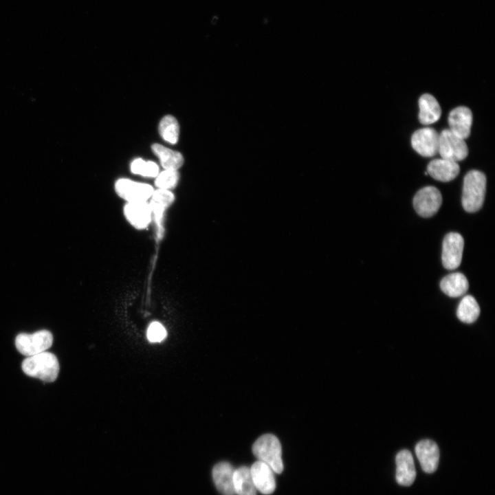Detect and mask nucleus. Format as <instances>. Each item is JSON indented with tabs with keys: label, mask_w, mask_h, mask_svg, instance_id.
<instances>
[{
	"label": "nucleus",
	"mask_w": 495,
	"mask_h": 495,
	"mask_svg": "<svg viewBox=\"0 0 495 495\" xmlns=\"http://www.w3.org/2000/svg\"><path fill=\"white\" fill-rule=\"evenodd\" d=\"M179 179V175L175 170H165L156 176L155 186L160 189L169 190L174 188Z\"/></svg>",
	"instance_id": "24"
},
{
	"label": "nucleus",
	"mask_w": 495,
	"mask_h": 495,
	"mask_svg": "<svg viewBox=\"0 0 495 495\" xmlns=\"http://www.w3.org/2000/svg\"><path fill=\"white\" fill-rule=\"evenodd\" d=\"M472 123V113L470 109L466 107H456L449 113V129L463 140L469 137Z\"/></svg>",
	"instance_id": "12"
},
{
	"label": "nucleus",
	"mask_w": 495,
	"mask_h": 495,
	"mask_svg": "<svg viewBox=\"0 0 495 495\" xmlns=\"http://www.w3.org/2000/svg\"><path fill=\"white\" fill-rule=\"evenodd\" d=\"M396 480L404 486L412 485L416 477V470L411 452L408 450L399 452L396 456Z\"/></svg>",
	"instance_id": "14"
},
{
	"label": "nucleus",
	"mask_w": 495,
	"mask_h": 495,
	"mask_svg": "<svg viewBox=\"0 0 495 495\" xmlns=\"http://www.w3.org/2000/svg\"><path fill=\"white\" fill-rule=\"evenodd\" d=\"M437 153L441 158L457 162L468 156V148L463 139L450 129H444L439 134Z\"/></svg>",
	"instance_id": "5"
},
{
	"label": "nucleus",
	"mask_w": 495,
	"mask_h": 495,
	"mask_svg": "<svg viewBox=\"0 0 495 495\" xmlns=\"http://www.w3.org/2000/svg\"><path fill=\"white\" fill-rule=\"evenodd\" d=\"M252 452L258 461L268 465L274 472L280 474L283 472L281 446L274 434H265L257 439L252 446Z\"/></svg>",
	"instance_id": "3"
},
{
	"label": "nucleus",
	"mask_w": 495,
	"mask_h": 495,
	"mask_svg": "<svg viewBox=\"0 0 495 495\" xmlns=\"http://www.w3.org/2000/svg\"><path fill=\"white\" fill-rule=\"evenodd\" d=\"M419 120L423 124L428 125L439 120L441 114L440 105L436 98L429 94H423L419 100Z\"/></svg>",
	"instance_id": "17"
},
{
	"label": "nucleus",
	"mask_w": 495,
	"mask_h": 495,
	"mask_svg": "<svg viewBox=\"0 0 495 495\" xmlns=\"http://www.w3.org/2000/svg\"><path fill=\"white\" fill-rule=\"evenodd\" d=\"M166 336L165 328L160 322H154L147 330V338L151 342H160Z\"/></svg>",
	"instance_id": "26"
},
{
	"label": "nucleus",
	"mask_w": 495,
	"mask_h": 495,
	"mask_svg": "<svg viewBox=\"0 0 495 495\" xmlns=\"http://www.w3.org/2000/svg\"><path fill=\"white\" fill-rule=\"evenodd\" d=\"M124 214L126 220L134 228H146L152 220V213L147 201L127 202L124 207Z\"/></svg>",
	"instance_id": "13"
},
{
	"label": "nucleus",
	"mask_w": 495,
	"mask_h": 495,
	"mask_svg": "<svg viewBox=\"0 0 495 495\" xmlns=\"http://www.w3.org/2000/svg\"><path fill=\"white\" fill-rule=\"evenodd\" d=\"M21 367L27 375L46 382H54L60 370L56 356L46 351L26 358Z\"/></svg>",
	"instance_id": "1"
},
{
	"label": "nucleus",
	"mask_w": 495,
	"mask_h": 495,
	"mask_svg": "<svg viewBox=\"0 0 495 495\" xmlns=\"http://www.w3.org/2000/svg\"><path fill=\"white\" fill-rule=\"evenodd\" d=\"M53 343V336L47 330L34 333H20L15 339V346L20 353L27 357L45 351Z\"/></svg>",
	"instance_id": "4"
},
{
	"label": "nucleus",
	"mask_w": 495,
	"mask_h": 495,
	"mask_svg": "<svg viewBox=\"0 0 495 495\" xmlns=\"http://www.w3.org/2000/svg\"><path fill=\"white\" fill-rule=\"evenodd\" d=\"M464 240L456 232H450L446 235L442 246V263L447 270L457 268L462 260Z\"/></svg>",
	"instance_id": "7"
},
{
	"label": "nucleus",
	"mask_w": 495,
	"mask_h": 495,
	"mask_svg": "<svg viewBox=\"0 0 495 495\" xmlns=\"http://www.w3.org/2000/svg\"><path fill=\"white\" fill-rule=\"evenodd\" d=\"M151 148L160 159L161 165L165 170H177L183 165L184 157L180 153L159 144H153Z\"/></svg>",
	"instance_id": "20"
},
{
	"label": "nucleus",
	"mask_w": 495,
	"mask_h": 495,
	"mask_svg": "<svg viewBox=\"0 0 495 495\" xmlns=\"http://www.w3.org/2000/svg\"><path fill=\"white\" fill-rule=\"evenodd\" d=\"M256 490L263 494H270L276 488L274 472L266 463L257 461L250 468Z\"/></svg>",
	"instance_id": "10"
},
{
	"label": "nucleus",
	"mask_w": 495,
	"mask_h": 495,
	"mask_svg": "<svg viewBox=\"0 0 495 495\" xmlns=\"http://www.w3.org/2000/svg\"><path fill=\"white\" fill-rule=\"evenodd\" d=\"M131 170L134 174L148 177H154L159 174V167L155 162H145L140 158L133 161Z\"/></svg>",
	"instance_id": "23"
},
{
	"label": "nucleus",
	"mask_w": 495,
	"mask_h": 495,
	"mask_svg": "<svg viewBox=\"0 0 495 495\" xmlns=\"http://www.w3.org/2000/svg\"><path fill=\"white\" fill-rule=\"evenodd\" d=\"M159 130L164 140L170 143H177L179 138V127L177 120L172 116H164L160 121Z\"/></svg>",
	"instance_id": "22"
},
{
	"label": "nucleus",
	"mask_w": 495,
	"mask_h": 495,
	"mask_svg": "<svg viewBox=\"0 0 495 495\" xmlns=\"http://www.w3.org/2000/svg\"><path fill=\"white\" fill-rule=\"evenodd\" d=\"M486 190V177L477 170L469 171L463 180L462 205L468 212L480 210L483 204Z\"/></svg>",
	"instance_id": "2"
},
{
	"label": "nucleus",
	"mask_w": 495,
	"mask_h": 495,
	"mask_svg": "<svg viewBox=\"0 0 495 495\" xmlns=\"http://www.w3.org/2000/svg\"><path fill=\"white\" fill-rule=\"evenodd\" d=\"M233 483L235 494L256 495V489L249 468L242 466L234 470Z\"/></svg>",
	"instance_id": "19"
},
{
	"label": "nucleus",
	"mask_w": 495,
	"mask_h": 495,
	"mask_svg": "<svg viewBox=\"0 0 495 495\" xmlns=\"http://www.w3.org/2000/svg\"><path fill=\"white\" fill-rule=\"evenodd\" d=\"M415 450L422 470L426 473L434 472L439 460V450L437 443L430 439L421 440L416 445Z\"/></svg>",
	"instance_id": "11"
},
{
	"label": "nucleus",
	"mask_w": 495,
	"mask_h": 495,
	"mask_svg": "<svg viewBox=\"0 0 495 495\" xmlns=\"http://www.w3.org/2000/svg\"><path fill=\"white\" fill-rule=\"evenodd\" d=\"M438 133L430 127L416 131L411 138L413 149L424 157L434 156L438 151Z\"/></svg>",
	"instance_id": "9"
},
{
	"label": "nucleus",
	"mask_w": 495,
	"mask_h": 495,
	"mask_svg": "<svg viewBox=\"0 0 495 495\" xmlns=\"http://www.w3.org/2000/svg\"><path fill=\"white\" fill-rule=\"evenodd\" d=\"M460 167L457 162L443 159H434L427 166V173L432 178L440 182H450L459 173Z\"/></svg>",
	"instance_id": "15"
},
{
	"label": "nucleus",
	"mask_w": 495,
	"mask_h": 495,
	"mask_svg": "<svg viewBox=\"0 0 495 495\" xmlns=\"http://www.w3.org/2000/svg\"><path fill=\"white\" fill-rule=\"evenodd\" d=\"M151 199L167 208L174 201L175 196L169 190L158 188L153 191Z\"/></svg>",
	"instance_id": "25"
},
{
	"label": "nucleus",
	"mask_w": 495,
	"mask_h": 495,
	"mask_svg": "<svg viewBox=\"0 0 495 495\" xmlns=\"http://www.w3.org/2000/svg\"><path fill=\"white\" fill-rule=\"evenodd\" d=\"M480 314V307L476 299L465 296L461 300L456 311L458 318L464 323L470 324L476 320Z\"/></svg>",
	"instance_id": "21"
},
{
	"label": "nucleus",
	"mask_w": 495,
	"mask_h": 495,
	"mask_svg": "<svg viewBox=\"0 0 495 495\" xmlns=\"http://www.w3.org/2000/svg\"><path fill=\"white\" fill-rule=\"evenodd\" d=\"M441 203V194L434 186H426L420 189L413 199L415 210L422 217H430L435 214Z\"/></svg>",
	"instance_id": "6"
},
{
	"label": "nucleus",
	"mask_w": 495,
	"mask_h": 495,
	"mask_svg": "<svg viewBox=\"0 0 495 495\" xmlns=\"http://www.w3.org/2000/svg\"><path fill=\"white\" fill-rule=\"evenodd\" d=\"M117 194L127 202L147 201L154 191L147 184L138 183L128 179H120L115 185Z\"/></svg>",
	"instance_id": "8"
},
{
	"label": "nucleus",
	"mask_w": 495,
	"mask_h": 495,
	"mask_svg": "<svg viewBox=\"0 0 495 495\" xmlns=\"http://www.w3.org/2000/svg\"><path fill=\"white\" fill-rule=\"evenodd\" d=\"M234 470L228 462H220L212 469L215 486L223 495H235L233 483Z\"/></svg>",
	"instance_id": "16"
},
{
	"label": "nucleus",
	"mask_w": 495,
	"mask_h": 495,
	"mask_svg": "<svg viewBox=\"0 0 495 495\" xmlns=\"http://www.w3.org/2000/svg\"><path fill=\"white\" fill-rule=\"evenodd\" d=\"M440 287L448 296L456 298L466 293L469 283L463 274L455 272L446 276L440 283Z\"/></svg>",
	"instance_id": "18"
}]
</instances>
